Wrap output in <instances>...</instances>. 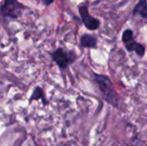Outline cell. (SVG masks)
Here are the masks:
<instances>
[{"instance_id": "obj_5", "label": "cell", "mask_w": 147, "mask_h": 146, "mask_svg": "<svg viewBox=\"0 0 147 146\" xmlns=\"http://www.w3.org/2000/svg\"><path fill=\"white\" fill-rule=\"evenodd\" d=\"M125 47H126L127 52H135L136 54L140 58H142L145 55V52H146V47L142 44L135 41L134 40L126 43Z\"/></svg>"}, {"instance_id": "obj_3", "label": "cell", "mask_w": 147, "mask_h": 146, "mask_svg": "<svg viewBox=\"0 0 147 146\" xmlns=\"http://www.w3.org/2000/svg\"><path fill=\"white\" fill-rule=\"evenodd\" d=\"M26 7L18 0H3L0 11L3 17H9L11 19H17L22 14Z\"/></svg>"}, {"instance_id": "obj_9", "label": "cell", "mask_w": 147, "mask_h": 146, "mask_svg": "<svg viewBox=\"0 0 147 146\" xmlns=\"http://www.w3.org/2000/svg\"><path fill=\"white\" fill-rule=\"evenodd\" d=\"M121 40L122 42L124 44L134 40V31L132 29H126L123 33H122V36H121Z\"/></svg>"}, {"instance_id": "obj_2", "label": "cell", "mask_w": 147, "mask_h": 146, "mask_svg": "<svg viewBox=\"0 0 147 146\" xmlns=\"http://www.w3.org/2000/svg\"><path fill=\"white\" fill-rule=\"evenodd\" d=\"M53 61L59 69L65 70L77 59V54L74 51H66L63 47H59L50 53Z\"/></svg>"}, {"instance_id": "obj_10", "label": "cell", "mask_w": 147, "mask_h": 146, "mask_svg": "<svg viewBox=\"0 0 147 146\" xmlns=\"http://www.w3.org/2000/svg\"><path fill=\"white\" fill-rule=\"evenodd\" d=\"M42 2H43L44 5H46V6H49L51 3H53L54 2V0H42Z\"/></svg>"}, {"instance_id": "obj_7", "label": "cell", "mask_w": 147, "mask_h": 146, "mask_svg": "<svg viewBox=\"0 0 147 146\" xmlns=\"http://www.w3.org/2000/svg\"><path fill=\"white\" fill-rule=\"evenodd\" d=\"M39 100H41L42 102L44 103V105H47L48 103V101L46 99V96H45L43 89L39 87V86H37V87L34 88L32 95L30 96L29 102H31L32 101H39Z\"/></svg>"}, {"instance_id": "obj_4", "label": "cell", "mask_w": 147, "mask_h": 146, "mask_svg": "<svg viewBox=\"0 0 147 146\" xmlns=\"http://www.w3.org/2000/svg\"><path fill=\"white\" fill-rule=\"evenodd\" d=\"M78 11H79L81 20L87 29L94 31V30H96L100 27V21L90 14L87 6L85 5L80 6L78 8Z\"/></svg>"}, {"instance_id": "obj_1", "label": "cell", "mask_w": 147, "mask_h": 146, "mask_svg": "<svg viewBox=\"0 0 147 146\" xmlns=\"http://www.w3.org/2000/svg\"><path fill=\"white\" fill-rule=\"evenodd\" d=\"M93 74L95 81L97 83L98 88L102 96V99L114 108H118L120 102V96L119 94L115 91L110 78L106 75L96 72H94Z\"/></svg>"}, {"instance_id": "obj_6", "label": "cell", "mask_w": 147, "mask_h": 146, "mask_svg": "<svg viewBox=\"0 0 147 146\" xmlns=\"http://www.w3.org/2000/svg\"><path fill=\"white\" fill-rule=\"evenodd\" d=\"M80 45L84 48H96L97 39L90 34H84L80 38Z\"/></svg>"}, {"instance_id": "obj_8", "label": "cell", "mask_w": 147, "mask_h": 146, "mask_svg": "<svg viewBox=\"0 0 147 146\" xmlns=\"http://www.w3.org/2000/svg\"><path fill=\"white\" fill-rule=\"evenodd\" d=\"M133 14L140 15L142 18H147V0H140L134 9Z\"/></svg>"}]
</instances>
